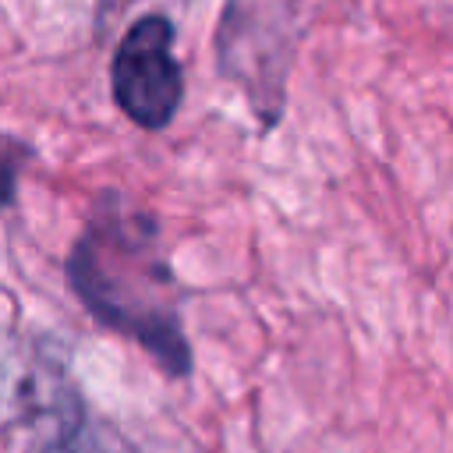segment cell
Masks as SVG:
<instances>
[{
	"label": "cell",
	"mask_w": 453,
	"mask_h": 453,
	"mask_svg": "<svg viewBox=\"0 0 453 453\" xmlns=\"http://www.w3.org/2000/svg\"><path fill=\"white\" fill-rule=\"evenodd\" d=\"M67 276L96 319L134 336L166 372H188L191 350L170 301V269L152 251L149 226L113 209L96 216L74 244Z\"/></svg>",
	"instance_id": "6da1fadb"
},
{
	"label": "cell",
	"mask_w": 453,
	"mask_h": 453,
	"mask_svg": "<svg viewBox=\"0 0 453 453\" xmlns=\"http://www.w3.org/2000/svg\"><path fill=\"white\" fill-rule=\"evenodd\" d=\"M180 67L173 60V28L149 14L127 28L113 57V99L138 127H166L180 103Z\"/></svg>",
	"instance_id": "7a4b0ae2"
},
{
	"label": "cell",
	"mask_w": 453,
	"mask_h": 453,
	"mask_svg": "<svg viewBox=\"0 0 453 453\" xmlns=\"http://www.w3.org/2000/svg\"><path fill=\"white\" fill-rule=\"evenodd\" d=\"M28 145H21L11 134H0V205H7L18 191V173L28 163Z\"/></svg>",
	"instance_id": "3957f363"
}]
</instances>
